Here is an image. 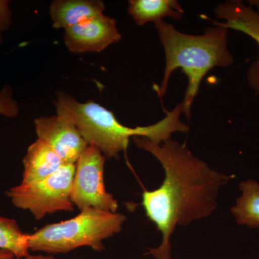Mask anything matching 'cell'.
<instances>
[{
	"label": "cell",
	"instance_id": "4fadbf2b",
	"mask_svg": "<svg viewBox=\"0 0 259 259\" xmlns=\"http://www.w3.org/2000/svg\"><path fill=\"white\" fill-rule=\"evenodd\" d=\"M241 197L231 209L237 223L251 228H259V184L248 180L239 185Z\"/></svg>",
	"mask_w": 259,
	"mask_h": 259
},
{
	"label": "cell",
	"instance_id": "ac0fdd59",
	"mask_svg": "<svg viewBox=\"0 0 259 259\" xmlns=\"http://www.w3.org/2000/svg\"><path fill=\"white\" fill-rule=\"evenodd\" d=\"M24 259H55L53 256H49V255H30L25 257Z\"/></svg>",
	"mask_w": 259,
	"mask_h": 259
},
{
	"label": "cell",
	"instance_id": "7a4b0ae2",
	"mask_svg": "<svg viewBox=\"0 0 259 259\" xmlns=\"http://www.w3.org/2000/svg\"><path fill=\"white\" fill-rule=\"evenodd\" d=\"M54 102L56 115L69 119L79 130L88 146H94L107 158H118L128 146L131 138H146L156 144L171 139L174 133L188 132L189 127L180 120L182 103L168 111L156 123L148 126L130 127L121 124L113 112L100 104L90 100L79 102L70 94L58 91Z\"/></svg>",
	"mask_w": 259,
	"mask_h": 259
},
{
	"label": "cell",
	"instance_id": "8fae6325",
	"mask_svg": "<svg viewBox=\"0 0 259 259\" xmlns=\"http://www.w3.org/2000/svg\"><path fill=\"white\" fill-rule=\"evenodd\" d=\"M105 3L100 0H54L49 8L53 27L65 29L104 14Z\"/></svg>",
	"mask_w": 259,
	"mask_h": 259
},
{
	"label": "cell",
	"instance_id": "e0dca14e",
	"mask_svg": "<svg viewBox=\"0 0 259 259\" xmlns=\"http://www.w3.org/2000/svg\"><path fill=\"white\" fill-rule=\"evenodd\" d=\"M15 256L11 252L0 250V259H15Z\"/></svg>",
	"mask_w": 259,
	"mask_h": 259
},
{
	"label": "cell",
	"instance_id": "ba28073f",
	"mask_svg": "<svg viewBox=\"0 0 259 259\" xmlns=\"http://www.w3.org/2000/svg\"><path fill=\"white\" fill-rule=\"evenodd\" d=\"M34 123L38 139L51 146L64 163L76 164L88 147L76 125L64 116L37 117Z\"/></svg>",
	"mask_w": 259,
	"mask_h": 259
},
{
	"label": "cell",
	"instance_id": "5bb4252c",
	"mask_svg": "<svg viewBox=\"0 0 259 259\" xmlns=\"http://www.w3.org/2000/svg\"><path fill=\"white\" fill-rule=\"evenodd\" d=\"M30 234L24 233L15 220L0 217V250H8L20 259L28 256Z\"/></svg>",
	"mask_w": 259,
	"mask_h": 259
},
{
	"label": "cell",
	"instance_id": "2e32d148",
	"mask_svg": "<svg viewBox=\"0 0 259 259\" xmlns=\"http://www.w3.org/2000/svg\"><path fill=\"white\" fill-rule=\"evenodd\" d=\"M9 3L8 0H0V44L3 42L2 33L9 29L12 23V11Z\"/></svg>",
	"mask_w": 259,
	"mask_h": 259
},
{
	"label": "cell",
	"instance_id": "277c9868",
	"mask_svg": "<svg viewBox=\"0 0 259 259\" xmlns=\"http://www.w3.org/2000/svg\"><path fill=\"white\" fill-rule=\"evenodd\" d=\"M125 214L86 209L72 219L49 224L30 234L29 248L33 251L66 253L88 246L97 252L105 249L103 241L122 230Z\"/></svg>",
	"mask_w": 259,
	"mask_h": 259
},
{
	"label": "cell",
	"instance_id": "9a60e30c",
	"mask_svg": "<svg viewBox=\"0 0 259 259\" xmlns=\"http://www.w3.org/2000/svg\"><path fill=\"white\" fill-rule=\"evenodd\" d=\"M20 111L18 103L13 98V90L9 85H6L0 90V115L13 118Z\"/></svg>",
	"mask_w": 259,
	"mask_h": 259
},
{
	"label": "cell",
	"instance_id": "7c38bea8",
	"mask_svg": "<svg viewBox=\"0 0 259 259\" xmlns=\"http://www.w3.org/2000/svg\"><path fill=\"white\" fill-rule=\"evenodd\" d=\"M127 13L136 25L142 26L165 17L182 20L185 11L176 0H130Z\"/></svg>",
	"mask_w": 259,
	"mask_h": 259
},
{
	"label": "cell",
	"instance_id": "9c48e42d",
	"mask_svg": "<svg viewBox=\"0 0 259 259\" xmlns=\"http://www.w3.org/2000/svg\"><path fill=\"white\" fill-rule=\"evenodd\" d=\"M249 6L241 0H229L219 3L214 9L215 16L222 22L213 20L227 29H233L249 35L259 46V0L249 1ZM248 81L259 95V60L255 61L248 71Z\"/></svg>",
	"mask_w": 259,
	"mask_h": 259
},
{
	"label": "cell",
	"instance_id": "52a82bcc",
	"mask_svg": "<svg viewBox=\"0 0 259 259\" xmlns=\"http://www.w3.org/2000/svg\"><path fill=\"white\" fill-rule=\"evenodd\" d=\"M122 40L115 19L102 14L65 29L64 41L73 54L98 53Z\"/></svg>",
	"mask_w": 259,
	"mask_h": 259
},
{
	"label": "cell",
	"instance_id": "d6986e66",
	"mask_svg": "<svg viewBox=\"0 0 259 259\" xmlns=\"http://www.w3.org/2000/svg\"><path fill=\"white\" fill-rule=\"evenodd\" d=\"M15 259H20V258H15Z\"/></svg>",
	"mask_w": 259,
	"mask_h": 259
},
{
	"label": "cell",
	"instance_id": "6da1fadb",
	"mask_svg": "<svg viewBox=\"0 0 259 259\" xmlns=\"http://www.w3.org/2000/svg\"><path fill=\"white\" fill-rule=\"evenodd\" d=\"M136 146L160 162L165 177L161 187L145 190L142 205L148 219L161 232V245L145 255L171 259V238L177 226L208 217L217 207L221 187L230 177L212 169L194 156L185 145L171 139L156 144L146 138H133Z\"/></svg>",
	"mask_w": 259,
	"mask_h": 259
},
{
	"label": "cell",
	"instance_id": "8992f818",
	"mask_svg": "<svg viewBox=\"0 0 259 259\" xmlns=\"http://www.w3.org/2000/svg\"><path fill=\"white\" fill-rule=\"evenodd\" d=\"M106 158L99 148L88 146L75 164L71 200L81 211L92 208L117 212L118 202L105 189L104 168Z\"/></svg>",
	"mask_w": 259,
	"mask_h": 259
},
{
	"label": "cell",
	"instance_id": "3957f363",
	"mask_svg": "<svg viewBox=\"0 0 259 259\" xmlns=\"http://www.w3.org/2000/svg\"><path fill=\"white\" fill-rule=\"evenodd\" d=\"M207 28L202 35H193L179 31L163 20L154 23L164 49L166 64L161 86L154 85L158 96L166 95L172 73L178 68L188 79L182 105V113L190 120L191 108L205 75L212 68L229 67L234 62L228 49V29L218 24Z\"/></svg>",
	"mask_w": 259,
	"mask_h": 259
},
{
	"label": "cell",
	"instance_id": "30bf717a",
	"mask_svg": "<svg viewBox=\"0 0 259 259\" xmlns=\"http://www.w3.org/2000/svg\"><path fill=\"white\" fill-rule=\"evenodd\" d=\"M23 163V179L20 184L23 185L45 180L65 164L54 150L40 139L29 146Z\"/></svg>",
	"mask_w": 259,
	"mask_h": 259
},
{
	"label": "cell",
	"instance_id": "5b68a950",
	"mask_svg": "<svg viewBox=\"0 0 259 259\" xmlns=\"http://www.w3.org/2000/svg\"><path fill=\"white\" fill-rule=\"evenodd\" d=\"M76 165L65 163L59 171L45 180L33 183L20 184L6 192L17 208L28 210L40 220L59 211L71 212V187Z\"/></svg>",
	"mask_w": 259,
	"mask_h": 259
}]
</instances>
